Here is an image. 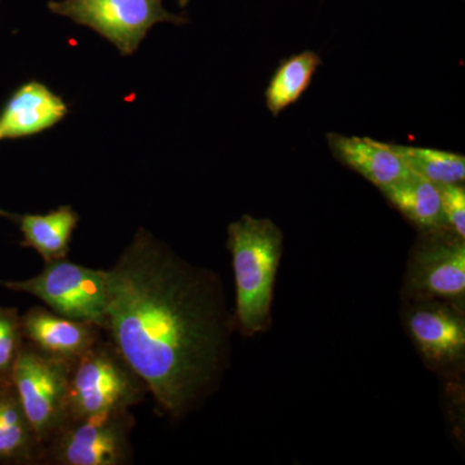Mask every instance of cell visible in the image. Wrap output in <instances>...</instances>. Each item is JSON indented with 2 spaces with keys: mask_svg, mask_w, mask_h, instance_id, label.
<instances>
[{
  "mask_svg": "<svg viewBox=\"0 0 465 465\" xmlns=\"http://www.w3.org/2000/svg\"><path fill=\"white\" fill-rule=\"evenodd\" d=\"M108 273L106 336L148 387L159 415L182 421L219 391L234 317L222 278L139 228Z\"/></svg>",
  "mask_w": 465,
  "mask_h": 465,
  "instance_id": "cell-1",
  "label": "cell"
},
{
  "mask_svg": "<svg viewBox=\"0 0 465 465\" xmlns=\"http://www.w3.org/2000/svg\"><path fill=\"white\" fill-rule=\"evenodd\" d=\"M283 232L271 219L241 216L228 226L235 282V331L253 338L273 322L275 280L283 255Z\"/></svg>",
  "mask_w": 465,
  "mask_h": 465,
  "instance_id": "cell-2",
  "label": "cell"
},
{
  "mask_svg": "<svg viewBox=\"0 0 465 465\" xmlns=\"http://www.w3.org/2000/svg\"><path fill=\"white\" fill-rule=\"evenodd\" d=\"M148 396L145 382L105 333L73 363L67 420L131 410Z\"/></svg>",
  "mask_w": 465,
  "mask_h": 465,
  "instance_id": "cell-3",
  "label": "cell"
},
{
  "mask_svg": "<svg viewBox=\"0 0 465 465\" xmlns=\"http://www.w3.org/2000/svg\"><path fill=\"white\" fill-rule=\"evenodd\" d=\"M131 410L69 419L42 448L39 465H130L134 463Z\"/></svg>",
  "mask_w": 465,
  "mask_h": 465,
  "instance_id": "cell-4",
  "label": "cell"
},
{
  "mask_svg": "<svg viewBox=\"0 0 465 465\" xmlns=\"http://www.w3.org/2000/svg\"><path fill=\"white\" fill-rule=\"evenodd\" d=\"M0 286L27 293L54 313L87 321L104 330L108 302V273L66 259L45 262L41 273L23 281H0Z\"/></svg>",
  "mask_w": 465,
  "mask_h": 465,
  "instance_id": "cell-5",
  "label": "cell"
},
{
  "mask_svg": "<svg viewBox=\"0 0 465 465\" xmlns=\"http://www.w3.org/2000/svg\"><path fill=\"white\" fill-rule=\"evenodd\" d=\"M47 7L57 16L90 27L124 56H133L157 24L188 23V18L167 11L162 0H51Z\"/></svg>",
  "mask_w": 465,
  "mask_h": 465,
  "instance_id": "cell-6",
  "label": "cell"
},
{
  "mask_svg": "<svg viewBox=\"0 0 465 465\" xmlns=\"http://www.w3.org/2000/svg\"><path fill=\"white\" fill-rule=\"evenodd\" d=\"M73 363L24 341L12 384L42 446L66 423Z\"/></svg>",
  "mask_w": 465,
  "mask_h": 465,
  "instance_id": "cell-7",
  "label": "cell"
},
{
  "mask_svg": "<svg viewBox=\"0 0 465 465\" xmlns=\"http://www.w3.org/2000/svg\"><path fill=\"white\" fill-rule=\"evenodd\" d=\"M403 302L445 300L464 305L465 240L450 228L420 232L410 252Z\"/></svg>",
  "mask_w": 465,
  "mask_h": 465,
  "instance_id": "cell-8",
  "label": "cell"
},
{
  "mask_svg": "<svg viewBox=\"0 0 465 465\" xmlns=\"http://www.w3.org/2000/svg\"><path fill=\"white\" fill-rule=\"evenodd\" d=\"M403 324L428 369L459 374L465 361L464 305L445 300L403 302Z\"/></svg>",
  "mask_w": 465,
  "mask_h": 465,
  "instance_id": "cell-9",
  "label": "cell"
},
{
  "mask_svg": "<svg viewBox=\"0 0 465 465\" xmlns=\"http://www.w3.org/2000/svg\"><path fill=\"white\" fill-rule=\"evenodd\" d=\"M24 339L48 356L75 362L105 335L97 324L73 320L47 307H33L21 314Z\"/></svg>",
  "mask_w": 465,
  "mask_h": 465,
  "instance_id": "cell-10",
  "label": "cell"
},
{
  "mask_svg": "<svg viewBox=\"0 0 465 465\" xmlns=\"http://www.w3.org/2000/svg\"><path fill=\"white\" fill-rule=\"evenodd\" d=\"M67 104L41 82L14 92L0 112V142L34 136L50 130L67 115Z\"/></svg>",
  "mask_w": 465,
  "mask_h": 465,
  "instance_id": "cell-11",
  "label": "cell"
},
{
  "mask_svg": "<svg viewBox=\"0 0 465 465\" xmlns=\"http://www.w3.org/2000/svg\"><path fill=\"white\" fill-rule=\"evenodd\" d=\"M326 140L336 161L365 177L376 188H387L411 174L391 143L335 133L327 134Z\"/></svg>",
  "mask_w": 465,
  "mask_h": 465,
  "instance_id": "cell-12",
  "label": "cell"
},
{
  "mask_svg": "<svg viewBox=\"0 0 465 465\" xmlns=\"http://www.w3.org/2000/svg\"><path fill=\"white\" fill-rule=\"evenodd\" d=\"M42 448L12 381H0V465H39Z\"/></svg>",
  "mask_w": 465,
  "mask_h": 465,
  "instance_id": "cell-13",
  "label": "cell"
},
{
  "mask_svg": "<svg viewBox=\"0 0 465 465\" xmlns=\"http://www.w3.org/2000/svg\"><path fill=\"white\" fill-rule=\"evenodd\" d=\"M14 223L23 234L21 246L36 251L45 262L67 258L79 215L74 208L65 204L47 213L16 215Z\"/></svg>",
  "mask_w": 465,
  "mask_h": 465,
  "instance_id": "cell-14",
  "label": "cell"
},
{
  "mask_svg": "<svg viewBox=\"0 0 465 465\" xmlns=\"http://www.w3.org/2000/svg\"><path fill=\"white\" fill-rule=\"evenodd\" d=\"M391 206L420 232L449 228L440 203V186L414 173L381 189Z\"/></svg>",
  "mask_w": 465,
  "mask_h": 465,
  "instance_id": "cell-15",
  "label": "cell"
},
{
  "mask_svg": "<svg viewBox=\"0 0 465 465\" xmlns=\"http://www.w3.org/2000/svg\"><path fill=\"white\" fill-rule=\"evenodd\" d=\"M322 60L317 52L302 51L287 57L275 69L265 91L266 108L274 116L302 99L311 87Z\"/></svg>",
  "mask_w": 465,
  "mask_h": 465,
  "instance_id": "cell-16",
  "label": "cell"
},
{
  "mask_svg": "<svg viewBox=\"0 0 465 465\" xmlns=\"http://www.w3.org/2000/svg\"><path fill=\"white\" fill-rule=\"evenodd\" d=\"M411 173L419 174L436 185L463 183L465 180V158L458 153L433 148L391 143Z\"/></svg>",
  "mask_w": 465,
  "mask_h": 465,
  "instance_id": "cell-17",
  "label": "cell"
},
{
  "mask_svg": "<svg viewBox=\"0 0 465 465\" xmlns=\"http://www.w3.org/2000/svg\"><path fill=\"white\" fill-rule=\"evenodd\" d=\"M24 341L18 309L0 305V381H11Z\"/></svg>",
  "mask_w": 465,
  "mask_h": 465,
  "instance_id": "cell-18",
  "label": "cell"
},
{
  "mask_svg": "<svg viewBox=\"0 0 465 465\" xmlns=\"http://www.w3.org/2000/svg\"><path fill=\"white\" fill-rule=\"evenodd\" d=\"M446 224L465 240V188L463 183L440 186Z\"/></svg>",
  "mask_w": 465,
  "mask_h": 465,
  "instance_id": "cell-19",
  "label": "cell"
},
{
  "mask_svg": "<svg viewBox=\"0 0 465 465\" xmlns=\"http://www.w3.org/2000/svg\"><path fill=\"white\" fill-rule=\"evenodd\" d=\"M0 216L5 217V219L12 220L14 222L15 216H16V213H8V211L2 210L0 208Z\"/></svg>",
  "mask_w": 465,
  "mask_h": 465,
  "instance_id": "cell-20",
  "label": "cell"
}]
</instances>
